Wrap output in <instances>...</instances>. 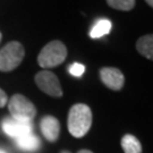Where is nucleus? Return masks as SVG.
Segmentation results:
<instances>
[{
  "label": "nucleus",
  "mask_w": 153,
  "mask_h": 153,
  "mask_svg": "<svg viewBox=\"0 0 153 153\" xmlns=\"http://www.w3.org/2000/svg\"><path fill=\"white\" fill-rule=\"evenodd\" d=\"M92 125V111L84 103L74 104L68 112L67 126L74 137L81 138L85 136Z\"/></svg>",
  "instance_id": "1"
},
{
  "label": "nucleus",
  "mask_w": 153,
  "mask_h": 153,
  "mask_svg": "<svg viewBox=\"0 0 153 153\" xmlns=\"http://www.w3.org/2000/svg\"><path fill=\"white\" fill-rule=\"evenodd\" d=\"M67 57V48L61 41H51L40 51L38 62L44 69L57 67L65 61Z\"/></svg>",
  "instance_id": "2"
},
{
  "label": "nucleus",
  "mask_w": 153,
  "mask_h": 153,
  "mask_svg": "<svg viewBox=\"0 0 153 153\" xmlns=\"http://www.w3.org/2000/svg\"><path fill=\"white\" fill-rule=\"evenodd\" d=\"M8 110L11 118L24 123H31L36 116L35 105L22 94H14L8 101Z\"/></svg>",
  "instance_id": "3"
},
{
  "label": "nucleus",
  "mask_w": 153,
  "mask_h": 153,
  "mask_svg": "<svg viewBox=\"0 0 153 153\" xmlns=\"http://www.w3.org/2000/svg\"><path fill=\"white\" fill-rule=\"evenodd\" d=\"M25 49L17 41H11L0 50V71H11L22 64Z\"/></svg>",
  "instance_id": "4"
},
{
  "label": "nucleus",
  "mask_w": 153,
  "mask_h": 153,
  "mask_svg": "<svg viewBox=\"0 0 153 153\" xmlns=\"http://www.w3.org/2000/svg\"><path fill=\"white\" fill-rule=\"evenodd\" d=\"M35 83L38 88L52 98H61L62 97V88L58 77L52 71H41L35 75Z\"/></svg>",
  "instance_id": "5"
},
{
  "label": "nucleus",
  "mask_w": 153,
  "mask_h": 153,
  "mask_svg": "<svg viewBox=\"0 0 153 153\" xmlns=\"http://www.w3.org/2000/svg\"><path fill=\"white\" fill-rule=\"evenodd\" d=\"M100 78L104 85L112 91H120L125 84V77L118 68L103 67L100 69Z\"/></svg>",
  "instance_id": "6"
},
{
  "label": "nucleus",
  "mask_w": 153,
  "mask_h": 153,
  "mask_svg": "<svg viewBox=\"0 0 153 153\" xmlns=\"http://www.w3.org/2000/svg\"><path fill=\"white\" fill-rule=\"evenodd\" d=\"M2 131H5L8 136L13 137V138H18L21 136H24L26 134L32 133V125L31 123H24V121L16 120L14 118H6L4 119L2 124Z\"/></svg>",
  "instance_id": "7"
},
{
  "label": "nucleus",
  "mask_w": 153,
  "mask_h": 153,
  "mask_svg": "<svg viewBox=\"0 0 153 153\" xmlns=\"http://www.w3.org/2000/svg\"><path fill=\"white\" fill-rule=\"evenodd\" d=\"M40 128L44 138L49 142H56L60 134V123L53 116H45L41 119Z\"/></svg>",
  "instance_id": "8"
},
{
  "label": "nucleus",
  "mask_w": 153,
  "mask_h": 153,
  "mask_svg": "<svg viewBox=\"0 0 153 153\" xmlns=\"http://www.w3.org/2000/svg\"><path fill=\"white\" fill-rule=\"evenodd\" d=\"M16 145L17 148H19L23 151L34 152L40 148V140L38 136L30 133V134H26L24 136L16 138Z\"/></svg>",
  "instance_id": "9"
},
{
  "label": "nucleus",
  "mask_w": 153,
  "mask_h": 153,
  "mask_svg": "<svg viewBox=\"0 0 153 153\" xmlns=\"http://www.w3.org/2000/svg\"><path fill=\"white\" fill-rule=\"evenodd\" d=\"M136 49L143 57L153 60V34H146L138 39Z\"/></svg>",
  "instance_id": "10"
},
{
  "label": "nucleus",
  "mask_w": 153,
  "mask_h": 153,
  "mask_svg": "<svg viewBox=\"0 0 153 153\" xmlns=\"http://www.w3.org/2000/svg\"><path fill=\"white\" fill-rule=\"evenodd\" d=\"M121 148L125 153H142L141 142L131 134H126L121 138Z\"/></svg>",
  "instance_id": "11"
},
{
  "label": "nucleus",
  "mask_w": 153,
  "mask_h": 153,
  "mask_svg": "<svg viewBox=\"0 0 153 153\" xmlns=\"http://www.w3.org/2000/svg\"><path fill=\"white\" fill-rule=\"evenodd\" d=\"M112 27V24L110 21L102 18V19H99L98 22L93 25V27L90 31V36L92 39H99L102 38L103 35H107L108 33L111 31Z\"/></svg>",
  "instance_id": "12"
},
{
  "label": "nucleus",
  "mask_w": 153,
  "mask_h": 153,
  "mask_svg": "<svg viewBox=\"0 0 153 153\" xmlns=\"http://www.w3.org/2000/svg\"><path fill=\"white\" fill-rule=\"evenodd\" d=\"M107 4L111 8L117 10L129 11L135 7L136 1L135 0H107Z\"/></svg>",
  "instance_id": "13"
},
{
  "label": "nucleus",
  "mask_w": 153,
  "mask_h": 153,
  "mask_svg": "<svg viewBox=\"0 0 153 153\" xmlns=\"http://www.w3.org/2000/svg\"><path fill=\"white\" fill-rule=\"evenodd\" d=\"M68 71H69L71 75H73V76L81 77L84 74V71H85V66L79 64V62H74V64H71L69 66Z\"/></svg>",
  "instance_id": "14"
},
{
  "label": "nucleus",
  "mask_w": 153,
  "mask_h": 153,
  "mask_svg": "<svg viewBox=\"0 0 153 153\" xmlns=\"http://www.w3.org/2000/svg\"><path fill=\"white\" fill-rule=\"evenodd\" d=\"M7 103H8V97L5 91L0 88V108H4L5 105H7Z\"/></svg>",
  "instance_id": "15"
},
{
  "label": "nucleus",
  "mask_w": 153,
  "mask_h": 153,
  "mask_svg": "<svg viewBox=\"0 0 153 153\" xmlns=\"http://www.w3.org/2000/svg\"><path fill=\"white\" fill-rule=\"evenodd\" d=\"M77 153H93V152L90 151V150H81V151H78Z\"/></svg>",
  "instance_id": "16"
},
{
  "label": "nucleus",
  "mask_w": 153,
  "mask_h": 153,
  "mask_svg": "<svg viewBox=\"0 0 153 153\" xmlns=\"http://www.w3.org/2000/svg\"><path fill=\"white\" fill-rule=\"evenodd\" d=\"M145 1H146V4H148L149 6H151L153 8V0H145Z\"/></svg>",
  "instance_id": "17"
},
{
  "label": "nucleus",
  "mask_w": 153,
  "mask_h": 153,
  "mask_svg": "<svg viewBox=\"0 0 153 153\" xmlns=\"http://www.w3.org/2000/svg\"><path fill=\"white\" fill-rule=\"evenodd\" d=\"M61 153H71V152H69V151H62Z\"/></svg>",
  "instance_id": "18"
},
{
  "label": "nucleus",
  "mask_w": 153,
  "mask_h": 153,
  "mask_svg": "<svg viewBox=\"0 0 153 153\" xmlns=\"http://www.w3.org/2000/svg\"><path fill=\"white\" fill-rule=\"evenodd\" d=\"M0 153H7V152H5V151H2V150H0Z\"/></svg>",
  "instance_id": "19"
},
{
  "label": "nucleus",
  "mask_w": 153,
  "mask_h": 153,
  "mask_svg": "<svg viewBox=\"0 0 153 153\" xmlns=\"http://www.w3.org/2000/svg\"><path fill=\"white\" fill-rule=\"evenodd\" d=\"M1 36H2V35H1V33H0V41H1Z\"/></svg>",
  "instance_id": "20"
}]
</instances>
